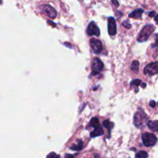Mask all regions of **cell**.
I'll use <instances>...</instances> for the list:
<instances>
[{"label": "cell", "instance_id": "obj_25", "mask_svg": "<svg viewBox=\"0 0 158 158\" xmlns=\"http://www.w3.org/2000/svg\"><path fill=\"white\" fill-rule=\"evenodd\" d=\"M48 23H50L51 26H53V27H56V23H52V22L50 21V20H48Z\"/></svg>", "mask_w": 158, "mask_h": 158}, {"label": "cell", "instance_id": "obj_24", "mask_svg": "<svg viewBox=\"0 0 158 158\" xmlns=\"http://www.w3.org/2000/svg\"><path fill=\"white\" fill-rule=\"evenodd\" d=\"M64 158H74V155H73V154H66V156H65Z\"/></svg>", "mask_w": 158, "mask_h": 158}, {"label": "cell", "instance_id": "obj_15", "mask_svg": "<svg viewBox=\"0 0 158 158\" xmlns=\"http://www.w3.org/2000/svg\"><path fill=\"white\" fill-rule=\"evenodd\" d=\"M131 69H132L133 71H134L135 73H137L139 71V62L137 61V60H135V61H134L132 63V64H131Z\"/></svg>", "mask_w": 158, "mask_h": 158}, {"label": "cell", "instance_id": "obj_19", "mask_svg": "<svg viewBox=\"0 0 158 158\" xmlns=\"http://www.w3.org/2000/svg\"><path fill=\"white\" fill-rule=\"evenodd\" d=\"M46 158H60V156L57 155L55 152H51L50 154L46 156Z\"/></svg>", "mask_w": 158, "mask_h": 158}, {"label": "cell", "instance_id": "obj_13", "mask_svg": "<svg viewBox=\"0 0 158 158\" xmlns=\"http://www.w3.org/2000/svg\"><path fill=\"white\" fill-rule=\"evenodd\" d=\"M148 127L151 130V131L157 132V131H158V120L148 121Z\"/></svg>", "mask_w": 158, "mask_h": 158}, {"label": "cell", "instance_id": "obj_1", "mask_svg": "<svg viewBox=\"0 0 158 158\" xmlns=\"http://www.w3.org/2000/svg\"><path fill=\"white\" fill-rule=\"evenodd\" d=\"M148 120V115L145 114V112L142 109H139L138 111L136 112V114H134V125H135L137 127L140 128L143 126H144V124L147 123Z\"/></svg>", "mask_w": 158, "mask_h": 158}, {"label": "cell", "instance_id": "obj_26", "mask_svg": "<svg viewBox=\"0 0 158 158\" xmlns=\"http://www.w3.org/2000/svg\"><path fill=\"white\" fill-rule=\"evenodd\" d=\"M154 15H155V12H154V11H152V12H151L149 13V16L150 17L154 16Z\"/></svg>", "mask_w": 158, "mask_h": 158}, {"label": "cell", "instance_id": "obj_21", "mask_svg": "<svg viewBox=\"0 0 158 158\" xmlns=\"http://www.w3.org/2000/svg\"><path fill=\"white\" fill-rule=\"evenodd\" d=\"M112 4L114 5V7H118L119 6V2L117 0H112Z\"/></svg>", "mask_w": 158, "mask_h": 158}, {"label": "cell", "instance_id": "obj_3", "mask_svg": "<svg viewBox=\"0 0 158 158\" xmlns=\"http://www.w3.org/2000/svg\"><path fill=\"white\" fill-rule=\"evenodd\" d=\"M142 140H143V143L145 147H153L157 143V137L155 135L153 134H150V133H144L142 135Z\"/></svg>", "mask_w": 158, "mask_h": 158}, {"label": "cell", "instance_id": "obj_29", "mask_svg": "<svg viewBox=\"0 0 158 158\" xmlns=\"http://www.w3.org/2000/svg\"><path fill=\"white\" fill-rule=\"evenodd\" d=\"M2 3V0H0V4H1Z\"/></svg>", "mask_w": 158, "mask_h": 158}, {"label": "cell", "instance_id": "obj_18", "mask_svg": "<svg viewBox=\"0 0 158 158\" xmlns=\"http://www.w3.org/2000/svg\"><path fill=\"white\" fill-rule=\"evenodd\" d=\"M140 84H141V80H139V79H137V80H133V81L131 83V86H139Z\"/></svg>", "mask_w": 158, "mask_h": 158}, {"label": "cell", "instance_id": "obj_6", "mask_svg": "<svg viewBox=\"0 0 158 158\" xmlns=\"http://www.w3.org/2000/svg\"><path fill=\"white\" fill-rule=\"evenodd\" d=\"M89 43H90V46L92 47L93 51L95 53L98 54L101 52L102 49H103V45H102V43L100 42V40L93 38L91 39Z\"/></svg>", "mask_w": 158, "mask_h": 158}, {"label": "cell", "instance_id": "obj_16", "mask_svg": "<svg viewBox=\"0 0 158 158\" xmlns=\"http://www.w3.org/2000/svg\"><path fill=\"white\" fill-rule=\"evenodd\" d=\"M148 153H147L146 151H141L136 154L135 158H148Z\"/></svg>", "mask_w": 158, "mask_h": 158}, {"label": "cell", "instance_id": "obj_9", "mask_svg": "<svg viewBox=\"0 0 158 158\" xmlns=\"http://www.w3.org/2000/svg\"><path fill=\"white\" fill-rule=\"evenodd\" d=\"M42 9H43V10L44 11L50 18L53 19L56 17V9H54L53 7H52V6H49V5H44V6H42Z\"/></svg>", "mask_w": 158, "mask_h": 158}, {"label": "cell", "instance_id": "obj_8", "mask_svg": "<svg viewBox=\"0 0 158 158\" xmlns=\"http://www.w3.org/2000/svg\"><path fill=\"white\" fill-rule=\"evenodd\" d=\"M108 32L110 35H114L117 33V24L114 17L108 18Z\"/></svg>", "mask_w": 158, "mask_h": 158}, {"label": "cell", "instance_id": "obj_20", "mask_svg": "<svg viewBox=\"0 0 158 158\" xmlns=\"http://www.w3.org/2000/svg\"><path fill=\"white\" fill-rule=\"evenodd\" d=\"M123 26H124V27H126L127 29H131V25L129 23H128L127 21H124L123 23Z\"/></svg>", "mask_w": 158, "mask_h": 158}, {"label": "cell", "instance_id": "obj_27", "mask_svg": "<svg viewBox=\"0 0 158 158\" xmlns=\"http://www.w3.org/2000/svg\"><path fill=\"white\" fill-rule=\"evenodd\" d=\"M154 21L156 22V23H157V24H158V14L156 15L155 17H154Z\"/></svg>", "mask_w": 158, "mask_h": 158}, {"label": "cell", "instance_id": "obj_12", "mask_svg": "<svg viewBox=\"0 0 158 158\" xmlns=\"http://www.w3.org/2000/svg\"><path fill=\"white\" fill-rule=\"evenodd\" d=\"M103 130L102 127H98L97 129L94 130L93 132H91L90 134V137H100V136H102L103 134Z\"/></svg>", "mask_w": 158, "mask_h": 158}, {"label": "cell", "instance_id": "obj_11", "mask_svg": "<svg viewBox=\"0 0 158 158\" xmlns=\"http://www.w3.org/2000/svg\"><path fill=\"white\" fill-rule=\"evenodd\" d=\"M83 148V143L81 140H77V143L73 145L72 147H70V150H73V151H81Z\"/></svg>", "mask_w": 158, "mask_h": 158}, {"label": "cell", "instance_id": "obj_14", "mask_svg": "<svg viewBox=\"0 0 158 158\" xmlns=\"http://www.w3.org/2000/svg\"><path fill=\"white\" fill-rule=\"evenodd\" d=\"M89 124H90V126L92 127L95 128V129H97V128L100 127V123H99V120L97 117H94V118L90 120V122H89Z\"/></svg>", "mask_w": 158, "mask_h": 158}, {"label": "cell", "instance_id": "obj_5", "mask_svg": "<svg viewBox=\"0 0 158 158\" xmlns=\"http://www.w3.org/2000/svg\"><path fill=\"white\" fill-rule=\"evenodd\" d=\"M103 69V63L98 58H94L92 63V75H97Z\"/></svg>", "mask_w": 158, "mask_h": 158}, {"label": "cell", "instance_id": "obj_4", "mask_svg": "<svg viewBox=\"0 0 158 158\" xmlns=\"http://www.w3.org/2000/svg\"><path fill=\"white\" fill-rule=\"evenodd\" d=\"M143 73L149 76H154L158 73V62H154L147 65L143 69Z\"/></svg>", "mask_w": 158, "mask_h": 158}, {"label": "cell", "instance_id": "obj_10", "mask_svg": "<svg viewBox=\"0 0 158 158\" xmlns=\"http://www.w3.org/2000/svg\"><path fill=\"white\" fill-rule=\"evenodd\" d=\"M143 13V10L142 9H138L137 10L134 11L129 15L130 18L133 19H140L142 16V14Z\"/></svg>", "mask_w": 158, "mask_h": 158}, {"label": "cell", "instance_id": "obj_22", "mask_svg": "<svg viewBox=\"0 0 158 158\" xmlns=\"http://www.w3.org/2000/svg\"><path fill=\"white\" fill-rule=\"evenodd\" d=\"M150 106H151V107H155L156 106V102L154 101V100H151V102H150Z\"/></svg>", "mask_w": 158, "mask_h": 158}, {"label": "cell", "instance_id": "obj_2", "mask_svg": "<svg viewBox=\"0 0 158 158\" xmlns=\"http://www.w3.org/2000/svg\"><path fill=\"white\" fill-rule=\"evenodd\" d=\"M155 30V27L153 25H147L144 27L142 29V30L140 31V34H139L138 37H137V41L139 43H143V42H146L147 40L149 39L150 35L153 33V32Z\"/></svg>", "mask_w": 158, "mask_h": 158}, {"label": "cell", "instance_id": "obj_7", "mask_svg": "<svg viewBox=\"0 0 158 158\" xmlns=\"http://www.w3.org/2000/svg\"><path fill=\"white\" fill-rule=\"evenodd\" d=\"M87 34L90 36L92 35H97V36H99L100 35V29H99L98 26H97V24L95 23V22H91L89 24L87 27Z\"/></svg>", "mask_w": 158, "mask_h": 158}, {"label": "cell", "instance_id": "obj_28", "mask_svg": "<svg viewBox=\"0 0 158 158\" xmlns=\"http://www.w3.org/2000/svg\"><path fill=\"white\" fill-rule=\"evenodd\" d=\"M146 86H147L146 83H143V84H142V87H143V88L146 87Z\"/></svg>", "mask_w": 158, "mask_h": 158}, {"label": "cell", "instance_id": "obj_17", "mask_svg": "<svg viewBox=\"0 0 158 158\" xmlns=\"http://www.w3.org/2000/svg\"><path fill=\"white\" fill-rule=\"evenodd\" d=\"M103 127H104L107 128L109 131H110V130L113 128V127H114V123H111V122H110L109 120H104V121H103Z\"/></svg>", "mask_w": 158, "mask_h": 158}, {"label": "cell", "instance_id": "obj_23", "mask_svg": "<svg viewBox=\"0 0 158 158\" xmlns=\"http://www.w3.org/2000/svg\"><path fill=\"white\" fill-rule=\"evenodd\" d=\"M153 47H158V34L156 35V42H155V44L153 46Z\"/></svg>", "mask_w": 158, "mask_h": 158}]
</instances>
